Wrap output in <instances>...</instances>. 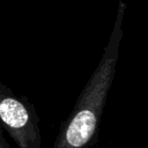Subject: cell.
<instances>
[{"mask_svg":"<svg viewBox=\"0 0 148 148\" xmlns=\"http://www.w3.org/2000/svg\"><path fill=\"white\" fill-rule=\"evenodd\" d=\"M0 148H9L8 142L3 136V128L1 126V124H0Z\"/></svg>","mask_w":148,"mask_h":148,"instance_id":"3","label":"cell"},{"mask_svg":"<svg viewBox=\"0 0 148 148\" xmlns=\"http://www.w3.org/2000/svg\"><path fill=\"white\" fill-rule=\"evenodd\" d=\"M117 47L110 45L62 123L52 148H89L97 134L109 90L116 74Z\"/></svg>","mask_w":148,"mask_h":148,"instance_id":"1","label":"cell"},{"mask_svg":"<svg viewBox=\"0 0 148 148\" xmlns=\"http://www.w3.org/2000/svg\"><path fill=\"white\" fill-rule=\"evenodd\" d=\"M0 124L18 148H40L39 118L34 105L0 83Z\"/></svg>","mask_w":148,"mask_h":148,"instance_id":"2","label":"cell"}]
</instances>
